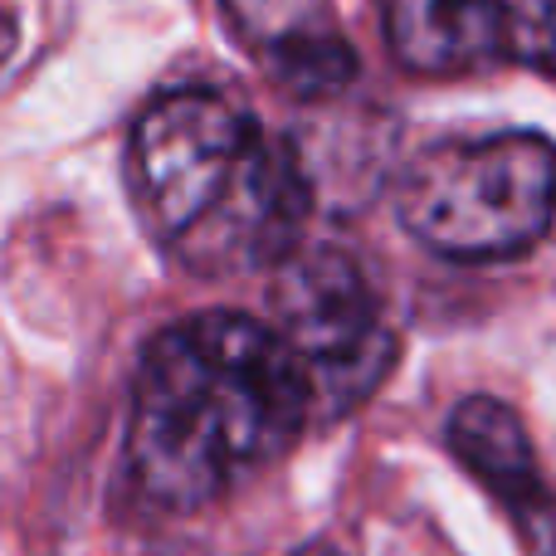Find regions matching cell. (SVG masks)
I'll list each match as a JSON object with an SVG mask.
<instances>
[{
	"label": "cell",
	"mask_w": 556,
	"mask_h": 556,
	"mask_svg": "<svg viewBox=\"0 0 556 556\" xmlns=\"http://www.w3.org/2000/svg\"><path fill=\"white\" fill-rule=\"evenodd\" d=\"M313 410V376L274 323L230 307L181 317L137 362L127 483L156 513H201L283 459Z\"/></svg>",
	"instance_id": "obj_1"
},
{
	"label": "cell",
	"mask_w": 556,
	"mask_h": 556,
	"mask_svg": "<svg viewBox=\"0 0 556 556\" xmlns=\"http://www.w3.org/2000/svg\"><path fill=\"white\" fill-rule=\"evenodd\" d=\"M132 181L156 240L211 278L283 264L313 215L298 147L215 88H176L137 117Z\"/></svg>",
	"instance_id": "obj_2"
},
{
	"label": "cell",
	"mask_w": 556,
	"mask_h": 556,
	"mask_svg": "<svg viewBox=\"0 0 556 556\" xmlns=\"http://www.w3.org/2000/svg\"><path fill=\"white\" fill-rule=\"evenodd\" d=\"M395 215L440 260H522L556 225V142L493 132L425 147L395 176Z\"/></svg>",
	"instance_id": "obj_3"
},
{
	"label": "cell",
	"mask_w": 556,
	"mask_h": 556,
	"mask_svg": "<svg viewBox=\"0 0 556 556\" xmlns=\"http://www.w3.org/2000/svg\"><path fill=\"white\" fill-rule=\"evenodd\" d=\"M269 313L307 366L317 410L327 415L352 410L395 362V337L381 323L371 278L337 244H298L283 264H274Z\"/></svg>",
	"instance_id": "obj_4"
},
{
	"label": "cell",
	"mask_w": 556,
	"mask_h": 556,
	"mask_svg": "<svg viewBox=\"0 0 556 556\" xmlns=\"http://www.w3.org/2000/svg\"><path fill=\"white\" fill-rule=\"evenodd\" d=\"M386 49L415 78L532 64L556 78V0H386Z\"/></svg>",
	"instance_id": "obj_5"
},
{
	"label": "cell",
	"mask_w": 556,
	"mask_h": 556,
	"mask_svg": "<svg viewBox=\"0 0 556 556\" xmlns=\"http://www.w3.org/2000/svg\"><path fill=\"white\" fill-rule=\"evenodd\" d=\"M244 54L293 98H337L356 78V49L332 0H220Z\"/></svg>",
	"instance_id": "obj_6"
},
{
	"label": "cell",
	"mask_w": 556,
	"mask_h": 556,
	"mask_svg": "<svg viewBox=\"0 0 556 556\" xmlns=\"http://www.w3.org/2000/svg\"><path fill=\"white\" fill-rule=\"evenodd\" d=\"M450 450L493 498L508 508L518 538L532 556H556V493L538 469L528 430L518 410L493 395H469L450 415Z\"/></svg>",
	"instance_id": "obj_7"
},
{
	"label": "cell",
	"mask_w": 556,
	"mask_h": 556,
	"mask_svg": "<svg viewBox=\"0 0 556 556\" xmlns=\"http://www.w3.org/2000/svg\"><path fill=\"white\" fill-rule=\"evenodd\" d=\"M293 556H342L332 547V542H313V547H303V552H293Z\"/></svg>",
	"instance_id": "obj_8"
}]
</instances>
